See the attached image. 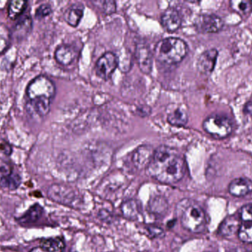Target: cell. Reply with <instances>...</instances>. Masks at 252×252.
<instances>
[{
	"label": "cell",
	"mask_w": 252,
	"mask_h": 252,
	"mask_svg": "<svg viewBox=\"0 0 252 252\" xmlns=\"http://www.w3.org/2000/svg\"><path fill=\"white\" fill-rule=\"evenodd\" d=\"M148 171L153 178L161 183H176L185 175V161L176 149L160 146L154 151L148 166Z\"/></svg>",
	"instance_id": "cell-1"
},
{
	"label": "cell",
	"mask_w": 252,
	"mask_h": 252,
	"mask_svg": "<svg viewBox=\"0 0 252 252\" xmlns=\"http://www.w3.org/2000/svg\"><path fill=\"white\" fill-rule=\"evenodd\" d=\"M56 94L54 83L44 75H39L31 81L27 87L28 106L38 116H45L50 109Z\"/></svg>",
	"instance_id": "cell-2"
},
{
	"label": "cell",
	"mask_w": 252,
	"mask_h": 252,
	"mask_svg": "<svg viewBox=\"0 0 252 252\" xmlns=\"http://www.w3.org/2000/svg\"><path fill=\"white\" fill-rule=\"evenodd\" d=\"M176 213L182 226L192 233H200L207 226V217L203 209L192 200L183 199L178 204Z\"/></svg>",
	"instance_id": "cell-3"
},
{
	"label": "cell",
	"mask_w": 252,
	"mask_h": 252,
	"mask_svg": "<svg viewBox=\"0 0 252 252\" xmlns=\"http://www.w3.org/2000/svg\"><path fill=\"white\" fill-rule=\"evenodd\" d=\"M188 51V45L184 40L170 37L158 41L156 45L154 53L158 62L167 65H175L183 60Z\"/></svg>",
	"instance_id": "cell-4"
},
{
	"label": "cell",
	"mask_w": 252,
	"mask_h": 252,
	"mask_svg": "<svg viewBox=\"0 0 252 252\" xmlns=\"http://www.w3.org/2000/svg\"><path fill=\"white\" fill-rule=\"evenodd\" d=\"M203 128L212 137L223 139L228 137L233 130V124L229 117L222 114H212L204 122Z\"/></svg>",
	"instance_id": "cell-5"
},
{
	"label": "cell",
	"mask_w": 252,
	"mask_h": 252,
	"mask_svg": "<svg viewBox=\"0 0 252 252\" xmlns=\"http://www.w3.org/2000/svg\"><path fill=\"white\" fill-rule=\"evenodd\" d=\"M195 26L198 32L202 34L218 33L223 27V22L220 16L213 13H204L200 15L195 22Z\"/></svg>",
	"instance_id": "cell-6"
},
{
	"label": "cell",
	"mask_w": 252,
	"mask_h": 252,
	"mask_svg": "<svg viewBox=\"0 0 252 252\" xmlns=\"http://www.w3.org/2000/svg\"><path fill=\"white\" fill-rule=\"evenodd\" d=\"M49 198L63 205H70L76 200V194L72 188L62 184H53L47 192Z\"/></svg>",
	"instance_id": "cell-7"
},
{
	"label": "cell",
	"mask_w": 252,
	"mask_h": 252,
	"mask_svg": "<svg viewBox=\"0 0 252 252\" xmlns=\"http://www.w3.org/2000/svg\"><path fill=\"white\" fill-rule=\"evenodd\" d=\"M119 65V59L116 55L109 52L101 56L96 63V73L103 79H108Z\"/></svg>",
	"instance_id": "cell-8"
},
{
	"label": "cell",
	"mask_w": 252,
	"mask_h": 252,
	"mask_svg": "<svg viewBox=\"0 0 252 252\" xmlns=\"http://www.w3.org/2000/svg\"><path fill=\"white\" fill-rule=\"evenodd\" d=\"M219 52L216 48H210L201 53L197 62V68L199 72L210 75L216 67Z\"/></svg>",
	"instance_id": "cell-9"
},
{
	"label": "cell",
	"mask_w": 252,
	"mask_h": 252,
	"mask_svg": "<svg viewBox=\"0 0 252 252\" xmlns=\"http://www.w3.org/2000/svg\"><path fill=\"white\" fill-rule=\"evenodd\" d=\"M154 153L152 146L143 145L139 146L133 152L132 161L136 168L142 170L149 165Z\"/></svg>",
	"instance_id": "cell-10"
},
{
	"label": "cell",
	"mask_w": 252,
	"mask_h": 252,
	"mask_svg": "<svg viewBox=\"0 0 252 252\" xmlns=\"http://www.w3.org/2000/svg\"><path fill=\"white\" fill-rule=\"evenodd\" d=\"M241 226V219L238 216H230L226 217L219 226V233L223 238H231L238 233Z\"/></svg>",
	"instance_id": "cell-11"
},
{
	"label": "cell",
	"mask_w": 252,
	"mask_h": 252,
	"mask_svg": "<svg viewBox=\"0 0 252 252\" xmlns=\"http://www.w3.org/2000/svg\"><path fill=\"white\" fill-rule=\"evenodd\" d=\"M161 25L166 31L173 32L179 29L182 24V18L176 8L170 7L163 13L161 19Z\"/></svg>",
	"instance_id": "cell-12"
},
{
	"label": "cell",
	"mask_w": 252,
	"mask_h": 252,
	"mask_svg": "<svg viewBox=\"0 0 252 252\" xmlns=\"http://www.w3.org/2000/svg\"><path fill=\"white\" fill-rule=\"evenodd\" d=\"M136 59L138 65L142 72L148 74L151 72L153 68V56L147 46L139 44L136 47Z\"/></svg>",
	"instance_id": "cell-13"
},
{
	"label": "cell",
	"mask_w": 252,
	"mask_h": 252,
	"mask_svg": "<svg viewBox=\"0 0 252 252\" xmlns=\"http://www.w3.org/2000/svg\"><path fill=\"white\" fill-rule=\"evenodd\" d=\"M229 192L235 197H244L252 192V181L247 178H239L231 182Z\"/></svg>",
	"instance_id": "cell-14"
},
{
	"label": "cell",
	"mask_w": 252,
	"mask_h": 252,
	"mask_svg": "<svg viewBox=\"0 0 252 252\" xmlns=\"http://www.w3.org/2000/svg\"><path fill=\"white\" fill-rule=\"evenodd\" d=\"M32 21L31 16L25 15L19 18L13 27V36L16 39L21 40L26 37L32 29Z\"/></svg>",
	"instance_id": "cell-15"
},
{
	"label": "cell",
	"mask_w": 252,
	"mask_h": 252,
	"mask_svg": "<svg viewBox=\"0 0 252 252\" xmlns=\"http://www.w3.org/2000/svg\"><path fill=\"white\" fill-rule=\"evenodd\" d=\"M76 56V52L72 46L62 44L58 47L55 52V58L59 64L69 65L73 62Z\"/></svg>",
	"instance_id": "cell-16"
},
{
	"label": "cell",
	"mask_w": 252,
	"mask_h": 252,
	"mask_svg": "<svg viewBox=\"0 0 252 252\" xmlns=\"http://www.w3.org/2000/svg\"><path fill=\"white\" fill-rule=\"evenodd\" d=\"M84 7L83 4H73L66 10L64 14V19L71 26H78L84 15Z\"/></svg>",
	"instance_id": "cell-17"
},
{
	"label": "cell",
	"mask_w": 252,
	"mask_h": 252,
	"mask_svg": "<svg viewBox=\"0 0 252 252\" xmlns=\"http://www.w3.org/2000/svg\"><path fill=\"white\" fill-rule=\"evenodd\" d=\"M148 210L154 216H164L168 210L167 201L161 196L154 197L148 202Z\"/></svg>",
	"instance_id": "cell-18"
},
{
	"label": "cell",
	"mask_w": 252,
	"mask_h": 252,
	"mask_svg": "<svg viewBox=\"0 0 252 252\" xmlns=\"http://www.w3.org/2000/svg\"><path fill=\"white\" fill-rule=\"evenodd\" d=\"M231 8L241 17L246 19L251 15L252 1L250 0H232L229 1Z\"/></svg>",
	"instance_id": "cell-19"
},
{
	"label": "cell",
	"mask_w": 252,
	"mask_h": 252,
	"mask_svg": "<svg viewBox=\"0 0 252 252\" xmlns=\"http://www.w3.org/2000/svg\"><path fill=\"white\" fill-rule=\"evenodd\" d=\"M44 210L38 204H34L31 207L22 217L17 219L19 223H35L37 220H39L40 217L42 216Z\"/></svg>",
	"instance_id": "cell-20"
},
{
	"label": "cell",
	"mask_w": 252,
	"mask_h": 252,
	"mask_svg": "<svg viewBox=\"0 0 252 252\" xmlns=\"http://www.w3.org/2000/svg\"><path fill=\"white\" fill-rule=\"evenodd\" d=\"M167 121L171 125L176 126V127H183L188 123V113L185 109H182V108H177L168 114Z\"/></svg>",
	"instance_id": "cell-21"
},
{
	"label": "cell",
	"mask_w": 252,
	"mask_h": 252,
	"mask_svg": "<svg viewBox=\"0 0 252 252\" xmlns=\"http://www.w3.org/2000/svg\"><path fill=\"white\" fill-rule=\"evenodd\" d=\"M40 247L46 252H63L65 245L61 238H48L41 241Z\"/></svg>",
	"instance_id": "cell-22"
},
{
	"label": "cell",
	"mask_w": 252,
	"mask_h": 252,
	"mask_svg": "<svg viewBox=\"0 0 252 252\" xmlns=\"http://www.w3.org/2000/svg\"><path fill=\"white\" fill-rule=\"evenodd\" d=\"M27 1L23 0H14L10 1L7 7V13L10 19H16L19 18L25 10Z\"/></svg>",
	"instance_id": "cell-23"
},
{
	"label": "cell",
	"mask_w": 252,
	"mask_h": 252,
	"mask_svg": "<svg viewBox=\"0 0 252 252\" xmlns=\"http://www.w3.org/2000/svg\"><path fill=\"white\" fill-rule=\"evenodd\" d=\"M122 213L126 218L130 219V220H136L139 216V207H138L137 203L133 200L126 201L123 204Z\"/></svg>",
	"instance_id": "cell-24"
},
{
	"label": "cell",
	"mask_w": 252,
	"mask_h": 252,
	"mask_svg": "<svg viewBox=\"0 0 252 252\" xmlns=\"http://www.w3.org/2000/svg\"><path fill=\"white\" fill-rule=\"evenodd\" d=\"M20 183L21 178L17 174H13V173L7 177L2 178L0 180V186L10 190L17 189Z\"/></svg>",
	"instance_id": "cell-25"
},
{
	"label": "cell",
	"mask_w": 252,
	"mask_h": 252,
	"mask_svg": "<svg viewBox=\"0 0 252 252\" xmlns=\"http://www.w3.org/2000/svg\"><path fill=\"white\" fill-rule=\"evenodd\" d=\"M238 234L241 241L252 244V222H243Z\"/></svg>",
	"instance_id": "cell-26"
},
{
	"label": "cell",
	"mask_w": 252,
	"mask_h": 252,
	"mask_svg": "<svg viewBox=\"0 0 252 252\" xmlns=\"http://www.w3.org/2000/svg\"><path fill=\"white\" fill-rule=\"evenodd\" d=\"M11 33L6 25L0 24V53L7 50L10 45Z\"/></svg>",
	"instance_id": "cell-27"
},
{
	"label": "cell",
	"mask_w": 252,
	"mask_h": 252,
	"mask_svg": "<svg viewBox=\"0 0 252 252\" xmlns=\"http://www.w3.org/2000/svg\"><path fill=\"white\" fill-rule=\"evenodd\" d=\"M93 4L106 14L115 13L116 10V4L113 1H93Z\"/></svg>",
	"instance_id": "cell-28"
},
{
	"label": "cell",
	"mask_w": 252,
	"mask_h": 252,
	"mask_svg": "<svg viewBox=\"0 0 252 252\" xmlns=\"http://www.w3.org/2000/svg\"><path fill=\"white\" fill-rule=\"evenodd\" d=\"M240 217L242 221L252 222V204H247L242 207Z\"/></svg>",
	"instance_id": "cell-29"
},
{
	"label": "cell",
	"mask_w": 252,
	"mask_h": 252,
	"mask_svg": "<svg viewBox=\"0 0 252 252\" xmlns=\"http://www.w3.org/2000/svg\"><path fill=\"white\" fill-rule=\"evenodd\" d=\"M52 13V8L50 4H43L37 8L35 16L38 19H43L49 16Z\"/></svg>",
	"instance_id": "cell-30"
},
{
	"label": "cell",
	"mask_w": 252,
	"mask_h": 252,
	"mask_svg": "<svg viewBox=\"0 0 252 252\" xmlns=\"http://www.w3.org/2000/svg\"><path fill=\"white\" fill-rule=\"evenodd\" d=\"M12 173L10 164L4 160L0 158V178L7 177Z\"/></svg>",
	"instance_id": "cell-31"
},
{
	"label": "cell",
	"mask_w": 252,
	"mask_h": 252,
	"mask_svg": "<svg viewBox=\"0 0 252 252\" xmlns=\"http://www.w3.org/2000/svg\"><path fill=\"white\" fill-rule=\"evenodd\" d=\"M147 229H148V232L153 238H161L164 235V232H163L162 229L158 227V226H150L147 228Z\"/></svg>",
	"instance_id": "cell-32"
},
{
	"label": "cell",
	"mask_w": 252,
	"mask_h": 252,
	"mask_svg": "<svg viewBox=\"0 0 252 252\" xmlns=\"http://www.w3.org/2000/svg\"><path fill=\"white\" fill-rule=\"evenodd\" d=\"M0 152H2L4 155H10L12 152V147L5 141H1L0 142Z\"/></svg>",
	"instance_id": "cell-33"
},
{
	"label": "cell",
	"mask_w": 252,
	"mask_h": 252,
	"mask_svg": "<svg viewBox=\"0 0 252 252\" xmlns=\"http://www.w3.org/2000/svg\"><path fill=\"white\" fill-rule=\"evenodd\" d=\"M30 252H46L45 251H44V250H42V249L41 248V247H39V248H34L33 250H31Z\"/></svg>",
	"instance_id": "cell-34"
},
{
	"label": "cell",
	"mask_w": 252,
	"mask_h": 252,
	"mask_svg": "<svg viewBox=\"0 0 252 252\" xmlns=\"http://www.w3.org/2000/svg\"><path fill=\"white\" fill-rule=\"evenodd\" d=\"M230 252H252V251H247V250H244V249H238V250H234Z\"/></svg>",
	"instance_id": "cell-35"
}]
</instances>
